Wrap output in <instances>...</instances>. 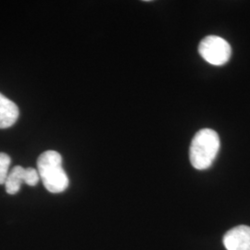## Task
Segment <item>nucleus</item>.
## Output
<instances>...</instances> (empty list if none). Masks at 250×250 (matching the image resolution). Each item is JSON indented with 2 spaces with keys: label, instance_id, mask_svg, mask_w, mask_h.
<instances>
[{
  "label": "nucleus",
  "instance_id": "20e7f679",
  "mask_svg": "<svg viewBox=\"0 0 250 250\" xmlns=\"http://www.w3.org/2000/svg\"><path fill=\"white\" fill-rule=\"evenodd\" d=\"M40 180L38 171L34 168H23L15 166L9 170L8 177L5 182L6 192L9 195H16L20 191L22 184L29 187H36Z\"/></svg>",
  "mask_w": 250,
  "mask_h": 250
},
{
  "label": "nucleus",
  "instance_id": "39448f33",
  "mask_svg": "<svg viewBox=\"0 0 250 250\" xmlns=\"http://www.w3.org/2000/svg\"><path fill=\"white\" fill-rule=\"evenodd\" d=\"M226 250H250V227L239 225L226 232L224 236Z\"/></svg>",
  "mask_w": 250,
  "mask_h": 250
},
{
  "label": "nucleus",
  "instance_id": "7ed1b4c3",
  "mask_svg": "<svg viewBox=\"0 0 250 250\" xmlns=\"http://www.w3.org/2000/svg\"><path fill=\"white\" fill-rule=\"evenodd\" d=\"M198 53L207 62L214 66H223L230 61L232 48L223 37L208 36L198 45Z\"/></svg>",
  "mask_w": 250,
  "mask_h": 250
},
{
  "label": "nucleus",
  "instance_id": "423d86ee",
  "mask_svg": "<svg viewBox=\"0 0 250 250\" xmlns=\"http://www.w3.org/2000/svg\"><path fill=\"white\" fill-rule=\"evenodd\" d=\"M19 114L18 106L0 93V129L11 127L17 122Z\"/></svg>",
  "mask_w": 250,
  "mask_h": 250
},
{
  "label": "nucleus",
  "instance_id": "f257e3e1",
  "mask_svg": "<svg viewBox=\"0 0 250 250\" xmlns=\"http://www.w3.org/2000/svg\"><path fill=\"white\" fill-rule=\"evenodd\" d=\"M37 171L45 189L52 194L64 192L70 184L62 167V157L59 152L47 150L37 160Z\"/></svg>",
  "mask_w": 250,
  "mask_h": 250
},
{
  "label": "nucleus",
  "instance_id": "f03ea898",
  "mask_svg": "<svg viewBox=\"0 0 250 250\" xmlns=\"http://www.w3.org/2000/svg\"><path fill=\"white\" fill-rule=\"evenodd\" d=\"M221 148L220 136L212 129H201L193 137L190 148L189 159L192 166L199 170L208 169Z\"/></svg>",
  "mask_w": 250,
  "mask_h": 250
},
{
  "label": "nucleus",
  "instance_id": "0eeeda50",
  "mask_svg": "<svg viewBox=\"0 0 250 250\" xmlns=\"http://www.w3.org/2000/svg\"><path fill=\"white\" fill-rule=\"evenodd\" d=\"M11 159L8 154L0 152V185H5L9 172Z\"/></svg>",
  "mask_w": 250,
  "mask_h": 250
}]
</instances>
